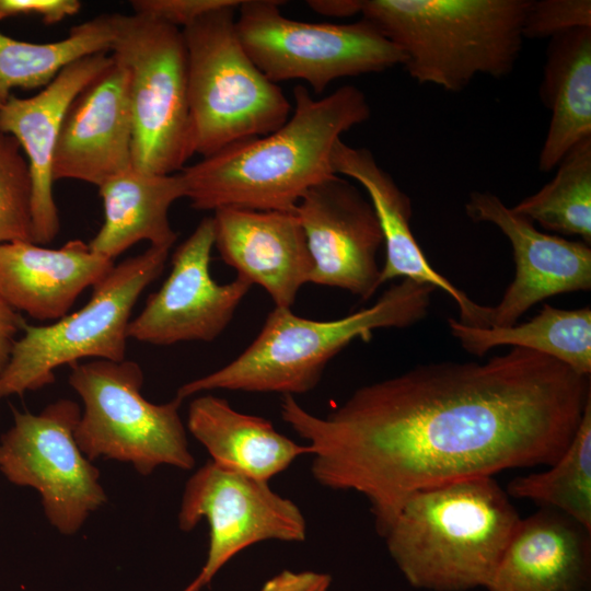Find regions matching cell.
Instances as JSON below:
<instances>
[{
	"label": "cell",
	"instance_id": "cell-7",
	"mask_svg": "<svg viewBox=\"0 0 591 591\" xmlns=\"http://www.w3.org/2000/svg\"><path fill=\"white\" fill-rule=\"evenodd\" d=\"M143 381L131 360L71 366L69 384L83 403L74 430L79 448L91 461L128 463L143 476L162 465L192 470L195 459L179 415L183 399L153 404L141 394Z\"/></svg>",
	"mask_w": 591,
	"mask_h": 591
},
{
	"label": "cell",
	"instance_id": "cell-30",
	"mask_svg": "<svg viewBox=\"0 0 591 591\" xmlns=\"http://www.w3.org/2000/svg\"><path fill=\"white\" fill-rule=\"evenodd\" d=\"M579 28H591L590 0H531L523 37L553 38Z\"/></svg>",
	"mask_w": 591,
	"mask_h": 591
},
{
	"label": "cell",
	"instance_id": "cell-1",
	"mask_svg": "<svg viewBox=\"0 0 591 591\" xmlns=\"http://www.w3.org/2000/svg\"><path fill=\"white\" fill-rule=\"evenodd\" d=\"M590 397V376L512 347L486 362L417 366L361 386L324 417L283 395L280 415L311 448L314 479L361 494L383 536L417 491L554 464Z\"/></svg>",
	"mask_w": 591,
	"mask_h": 591
},
{
	"label": "cell",
	"instance_id": "cell-12",
	"mask_svg": "<svg viewBox=\"0 0 591 591\" xmlns=\"http://www.w3.org/2000/svg\"><path fill=\"white\" fill-rule=\"evenodd\" d=\"M209 525L206 561L198 573L208 584L216 573L246 547L265 541L301 543L306 521L300 508L274 491L268 482L212 461L187 480L177 515L178 528L192 531L201 520Z\"/></svg>",
	"mask_w": 591,
	"mask_h": 591
},
{
	"label": "cell",
	"instance_id": "cell-36",
	"mask_svg": "<svg viewBox=\"0 0 591 591\" xmlns=\"http://www.w3.org/2000/svg\"><path fill=\"white\" fill-rule=\"evenodd\" d=\"M205 582L198 575L189 584H187L182 591H200L205 587Z\"/></svg>",
	"mask_w": 591,
	"mask_h": 591
},
{
	"label": "cell",
	"instance_id": "cell-24",
	"mask_svg": "<svg viewBox=\"0 0 591 591\" xmlns=\"http://www.w3.org/2000/svg\"><path fill=\"white\" fill-rule=\"evenodd\" d=\"M551 39L540 88L552 114L538 157L541 172L555 169L573 146L591 137V28Z\"/></svg>",
	"mask_w": 591,
	"mask_h": 591
},
{
	"label": "cell",
	"instance_id": "cell-6",
	"mask_svg": "<svg viewBox=\"0 0 591 591\" xmlns=\"http://www.w3.org/2000/svg\"><path fill=\"white\" fill-rule=\"evenodd\" d=\"M237 7L213 11L182 30L194 154L209 157L283 125L292 105L242 46Z\"/></svg>",
	"mask_w": 591,
	"mask_h": 591
},
{
	"label": "cell",
	"instance_id": "cell-15",
	"mask_svg": "<svg viewBox=\"0 0 591 591\" xmlns=\"http://www.w3.org/2000/svg\"><path fill=\"white\" fill-rule=\"evenodd\" d=\"M465 212L474 222L496 225L513 250L514 279L499 303L489 306V327L512 326L548 297L591 288V248L584 242L538 231L489 192H472Z\"/></svg>",
	"mask_w": 591,
	"mask_h": 591
},
{
	"label": "cell",
	"instance_id": "cell-10",
	"mask_svg": "<svg viewBox=\"0 0 591 591\" xmlns=\"http://www.w3.org/2000/svg\"><path fill=\"white\" fill-rule=\"evenodd\" d=\"M277 0H243L240 42L273 82L302 80L314 93L337 79L382 72L405 63L404 53L372 23H315L282 14Z\"/></svg>",
	"mask_w": 591,
	"mask_h": 591
},
{
	"label": "cell",
	"instance_id": "cell-8",
	"mask_svg": "<svg viewBox=\"0 0 591 591\" xmlns=\"http://www.w3.org/2000/svg\"><path fill=\"white\" fill-rule=\"evenodd\" d=\"M169 250L149 246L114 265L86 304L48 325L25 323L0 376V399L55 382V371L85 358L123 361L132 309L163 271Z\"/></svg>",
	"mask_w": 591,
	"mask_h": 591
},
{
	"label": "cell",
	"instance_id": "cell-23",
	"mask_svg": "<svg viewBox=\"0 0 591 591\" xmlns=\"http://www.w3.org/2000/svg\"><path fill=\"white\" fill-rule=\"evenodd\" d=\"M97 188L104 222L89 242L94 253L114 260L141 241L171 250L177 233L171 225L169 210L176 200L185 198L179 173L152 174L131 166Z\"/></svg>",
	"mask_w": 591,
	"mask_h": 591
},
{
	"label": "cell",
	"instance_id": "cell-21",
	"mask_svg": "<svg viewBox=\"0 0 591 591\" xmlns=\"http://www.w3.org/2000/svg\"><path fill=\"white\" fill-rule=\"evenodd\" d=\"M487 591H591V531L542 508L515 528Z\"/></svg>",
	"mask_w": 591,
	"mask_h": 591
},
{
	"label": "cell",
	"instance_id": "cell-3",
	"mask_svg": "<svg viewBox=\"0 0 591 591\" xmlns=\"http://www.w3.org/2000/svg\"><path fill=\"white\" fill-rule=\"evenodd\" d=\"M521 518L491 476L417 491L383 535L407 582L429 591L485 588Z\"/></svg>",
	"mask_w": 591,
	"mask_h": 591
},
{
	"label": "cell",
	"instance_id": "cell-28",
	"mask_svg": "<svg viewBox=\"0 0 591 591\" xmlns=\"http://www.w3.org/2000/svg\"><path fill=\"white\" fill-rule=\"evenodd\" d=\"M553 179L511 209L544 229L591 243V137L573 146Z\"/></svg>",
	"mask_w": 591,
	"mask_h": 591
},
{
	"label": "cell",
	"instance_id": "cell-32",
	"mask_svg": "<svg viewBox=\"0 0 591 591\" xmlns=\"http://www.w3.org/2000/svg\"><path fill=\"white\" fill-rule=\"evenodd\" d=\"M80 9L78 0H0V20L35 14L50 25L76 15Z\"/></svg>",
	"mask_w": 591,
	"mask_h": 591
},
{
	"label": "cell",
	"instance_id": "cell-14",
	"mask_svg": "<svg viewBox=\"0 0 591 591\" xmlns=\"http://www.w3.org/2000/svg\"><path fill=\"white\" fill-rule=\"evenodd\" d=\"M294 211L313 263L310 282L369 300L381 286L376 255L383 244L370 200L347 178L334 175L310 188Z\"/></svg>",
	"mask_w": 591,
	"mask_h": 591
},
{
	"label": "cell",
	"instance_id": "cell-16",
	"mask_svg": "<svg viewBox=\"0 0 591 591\" xmlns=\"http://www.w3.org/2000/svg\"><path fill=\"white\" fill-rule=\"evenodd\" d=\"M129 81L128 68L113 56V62L74 97L56 144L54 181L99 187L132 166Z\"/></svg>",
	"mask_w": 591,
	"mask_h": 591
},
{
	"label": "cell",
	"instance_id": "cell-34",
	"mask_svg": "<svg viewBox=\"0 0 591 591\" xmlns=\"http://www.w3.org/2000/svg\"><path fill=\"white\" fill-rule=\"evenodd\" d=\"M25 323L21 314L0 298V376L10 361L13 346Z\"/></svg>",
	"mask_w": 591,
	"mask_h": 591
},
{
	"label": "cell",
	"instance_id": "cell-35",
	"mask_svg": "<svg viewBox=\"0 0 591 591\" xmlns=\"http://www.w3.org/2000/svg\"><path fill=\"white\" fill-rule=\"evenodd\" d=\"M308 5L315 12L332 18H349L361 13L362 0H309Z\"/></svg>",
	"mask_w": 591,
	"mask_h": 591
},
{
	"label": "cell",
	"instance_id": "cell-26",
	"mask_svg": "<svg viewBox=\"0 0 591 591\" xmlns=\"http://www.w3.org/2000/svg\"><path fill=\"white\" fill-rule=\"evenodd\" d=\"M120 13H105L73 26L60 40L36 44L0 32V108L13 89H44L70 63L111 53Z\"/></svg>",
	"mask_w": 591,
	"mask_h": 591
},
{
	"label": "cell",
	"instance_id": "cell-22",
	"mask_svg": "<svg viewBox=\"0 0 591 591\" xmlns=\"http://www.w3.org/2000/svg\"><path fill=\"white\" fill-rule=\"evenodd\" d=\"M187 428L217 465L259 480L288 468L311 448L278 432L264 417L244 414L224 398L205 394L188 407Z\"/></svg>",
	"mask_w": 591,
	"mask_h": 591
},
{
	"label": "cell",
	"instance_id": "cell-27",
	"mask_svg": "<svg viewBox=\"0 0 591 591\" xmlns=\"http://www.w3.org/2000/svg\"><path fill=\"white\" fill-rule=\"evenodd\" d=\"M506 493L557 510L591 531V397L561 456L547 471L514 477Z\"/></svg>",
	"mask_w": 591,
	"mask_h": 591
},
{
	"label": "cell",
	"instance_id": "cell-18",
	"mask_svg": "<svg viewBox=\"0 0 591 591\" xmlns=\"http://www.w3.org/2000/svg\"><path fill=\"white\" fill-rule=\"evenodd\" d=\"M112 62L111 53L85 56L63 68L35 95L12 94L0 108V128L19 141L31 170L33 243L48 244L60 230L53 193V161L66 112L74 97Z\"/></svg>",
	"mask_w": 591,
	"mask_h": 591
},
{
	"label": "cell",
	"instance_id": "cell-25",
	"mask_svg": "<svg viewBox=\"0 0 591 591\" xmlns=\"http://www.w3.org/2000/svg\"><path fill=\"white\" fill-rule=\"evenodd\" d=\"M452 335L463 349L484 356L497 346L525 348L569 367L576 373H591V310H564L544 304L530 321L507 327H472L448 320Z\"/></svg>",
	"mask_w": 591,
	"mask_h": 591
},
{
	"label": "cell",
	"instance_id": "cell-11",
	"mask_svg": "<svg viewBox=\"0 0 591 591\" xmlns=\"http://www.w3.org/2000/svg\"><path fill=\"white\" fill-rule=\"evenodd\" d=\"M80 416L79 404L68 398L39 414L13 409V424L0 437V473L35 489L48 522L62 535L76 534L107 501L99 468L74 437Z\"/></svg>",
	"mask_w": 591,
	"mask_h": 591
},
{
	"label": "cell",
	"instance_id": "cell-2",
	"mask_svg": "<svg viewBox=\"0 0 591 591\" xmlns=\"http://www.w3.org/2000/svg\"><path fill=\"white\" fill-rule=\"evenodd\" d=\"M293 101L291 115L276 130L185 165L179 174L193 208L290 211L310 188L336 175V142L370 118L366 94L344 85L314 99L299 84Z\"/></svg>",
	"mask_w": 591,
	"mask_h": 591
},
{
	"label": "cell",
	"instance_id": "cell-17",
	"mask_svg": "<svg viewBox=\"0 0 591 591\" xmlns=\"http://www.w3.org/2000/svg\"><path fill=\"white\" fill-rule=\"evenodd\" d=\"M212 220L222 260L236 276L263 287L275 306L291 309L313 268L296 211L227 207L215 210Z\"/></svg>",
	"mask_w": 591,
	"mask_h": 591
},
{
	"label": "cell",
	"instance_id": "cell-31",
	"mask_svg": "<svg viewBox=\"0 0 591 591\" xmlns=\"http://www.w3.org/2000/svg\"><path fill=\"white\" fill-rule=\"evenodd\" d=\"M243 0H132L135 14L146 15L179 30L202 16L228 7H237Z\"/></svg>",
	"mask_w": 591,
	"mask_h": 591
},
{
	"label": "cell",
	"instance_id": "cell-19",
	"mask_svg": "<svg viewBox=\"0 0 591 591\" xmlns=\"http://www.w3.org/2000/svg\"><path fill=\"white\" fill-rule=\"evenodd\" d=\"M332 166L335 174L354 179L363 187L376 213L385 246L381 285L402 278L433 286L456 302L461 323L478 328L489 327V306L471 300L429 264L410 228V198L379 165L372 152L340 139L332 153Z\"/></svg>",
	"mask_w": 591,
	"mask_h": 591
},
{
	"label": "cell",
	"instance_id": "cell-5",
	"mask_svg": "<svg viewBox=\"0 0 591 591\" xmlns=\"http://www.w3.org/2000/svg\"><path fill=\"white\" fill-rule=\"evenodd\" d=\"M531 0H362L361 16L405 55L419 84L450 92L515 66Z\"/></svg>",
	"mask_w": 591,
	"mask_h": 591
},
{
	"label": "cell",
	"instance_id": "cell-33",
	"mask_svg": "<svg viewBox=\"0 0 591 591\" xmlns=\"http://www.w3.org/2000/svg\"><path fill=\"white\" fill-rule=\"evenodd\" d=\"M332 577L312 570H282L268 579L260 591H328Z\"/></svg>",
	"mask_w": 591,
	"mask_h": 591
},
{
	"label": "cell",
	"instance_id": "cell-4",
	"mask_svg": "<svg viewBox=\"0 0 591 591\" xmlns=\"http://www.w3.org/2000/svg\"><path fill=\"white\" fill-rule=\"evenodd\" d=\"M436 290L427 283L402 279L371 306L328 321L301 317L291 309L275 306L241 355L183 384L176 396L184 401L213 390L282 396L308 393L318 384L327 363L352 340L368 341L375 329L404 328L422 320Z\"/></svg>",
	"mask_w": 591,
	"mask_h": 591
},
{
	"label": "cell",
	"instance_id": "cell-29",
	"mask_svg": "<svg viewBox=\"0 0 591 591\" xmlns=\"http://www.w3.org/2000/svg\"><path fill=\"white\" fill-rule=\"evenodd\" d=\"M33 183L19 141L0 128V244L33 242Z\"/></svg>",
	"mask_w": 591,
	"mask_h": 591
},
{
	"label": "cell",
	"instance_id": "cell-9",
	"mask_svg": "<svg viewBox=\"0 0 591 591\" xmlns=\"http://www.w3.org/2000/svg\"><path fill=\"white\" fill-rule=\"evenodd\" d=\"M111 54L129 70L132 166L152 174L181 172L194 155L182 30L120 14Z\"/></svg>",
	"mask_w": 591,
	"mask_h": 591
},
{
	"label": "cell",
	"instance_id": "cell-13",
	"mask_svg": "<svg viewBox=\"0 0 591 591\" xmlns=\"http://www.w3.org/2000/svg\"><path fill=\"white\" fill-rule=\"evenodd\" d=\"M213 246V220L206 217L174 252L172 269L162 287L130 320L129 338L169 346L208 343L220 336L253 286L239 276L218 283L210 274Z\"/></svg>",
	"mask_w": 591,
	"mask_h": 591
},
{
	"label": "cell",
	"instance_id": "cell-20",
	"mask_svg": "<svg viewBox=\"0 0 591 591\" xmlns=\"http://www.w3.org/2000/svg\"><path fill=\"white\" fill-rule=\"evenodd\" d=\"M114 265L79 239L59 248L30 241L2 243L0 298L16 312L53 323L66 316L79 296L101 282Z\"/></svg>",
	"mask_w": 591,
	"mask_h": 591
}]
</instances>
